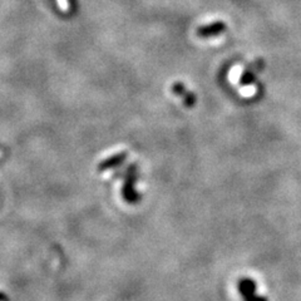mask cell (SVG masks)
<instances>
[{
  "label": "cell",
  "instance_id": "3",
  "mask_svg": "<svg viewBox=\"0 0 301 301\" xmlns=\"http://www.w3.org/2000/svg\"><path fill=\"white\" fill-rule=\"evenodd\" d=\"M172 92L184 100V103L187 107H192V105H195V103H196V96H195L191 91H189L184 84L179 83V82L173 83V86H172Z\"/></svg>",
  "mask_w": 301,
  "mask_h": 301
},
{
  "label": "cell",
  "instance_id": "1",
  "mask_svg": "<svg viewBox=\"0 0 301 301\" xmlns=\"http://www.w3.org/2000/svg\"><path fill=\"white\" fill-rule=\"evenodd\" d=\"M121 176L125 177V184L122 187L123 199L128 203H136L140 199L138 195L135 192V187H133L136 181H137V167H136V164H131L126 173L121 174Z\"/></svg>",
  "mask_w": 301,
  "mask_h": 301
},
{
  "label": "cell",
  "instance_id": "4",
  "mask_svg": "<svg viewBox=\"0 0 301 301\" xmlns=\"http://www.w3.org/2000/svg\"><path fill=\"white\" fill-rule=\"evenodd\" d=\"M127 152H118V153L113 154L112 157H108L107 159H104L102 163H99L98 169L99 171H105L108 168H114V167L122 164L125 162V159L127 158Z\"/></svg>",
  "mask_w": 301,
  "mask_h": 301
},
{
  "label": "cell",
  "instance_id": "2",
  "mask_svg": "<svg viewBox=\"0 0 301 301\" xmlns=\"http://www.w3.org/2000/svg\"><path fill=\"white\" fill-rule=\"evenodd\" d=\"M226 24L223 22H213L211 24L203 25L197 29V35L201 38H210L221 34L226 30Z\"/></svg>",
  "mask_w": 301,
  "mask_h": 301
},
{
  "label": "cell",
  "instance_id": "5",
  "mask_svg": "<svg viewBox=\"0 0 301 301\" xmlns=\"http://www.w3.org/2000/svg\"><path fill=\"white\" fill-rule=\"evenodd\" d=\"M58 4H59V8L66 13L69 12V9H72L71 0H58Z\"/></svg>",
  "mask_w": 301,
  "mask_h": 301
}]
</instances>
